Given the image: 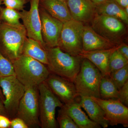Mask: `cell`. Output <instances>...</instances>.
Wrapping results in <instances>:
<instances>
[{
	"mask_svg": "<svg viewBox=\"0 0 128 128\" xmlns=\"http://www.w3.org/2000/svg\"><path fill=\"white\" fill-rule=\"evenodd\" d=\"M118 99L124 105L128 106V81L118 90Z\"/></svg>",
	"mask_w": 128,
	"mask_h": 128,
	"instance_id": "29",
	"label": "cell"
},
{
	"mask_svg": "<svg viewBox=\"0 0 128 128\" xmlns=\"http://www.w3.org/2000/svg\"><path fill=\"white\" fill-rule=\"evenodd\" d=\"M96 14L113 17L128 25V15L114 0H107L96 4Z\"/></svg>",
	"mask_w": 128,
	"mask_h": 128,
	"instance_id": "20",
	"label": "cell"
},
{
	"mask_svg": "<svg viewBox=\"0 0 128 128\" xmlns=\"http://www.w3.org/2000/svg\"><path fill=\"white\" fill-rule=\"evenodd\" d=\"M2 2L6 7L20 11L25 7V5L27 3L25 0H3Z\"/></svg>",
	"mask_w": 128,
	"mask_h": 128,
	"instance_id": "28",
	"label": "cell"
},
{
	"mask_svg": "<svg viewBox=\"0 0 128 128\" xmlns=\"http://www.w3.org/2000/svg\"><path fill=\"white\" fill-rule=\"evenodd\" d=\"M0 87L4 97L3 102L8 117H16L19 104L26 88L15 76L0 77Z\"/></svg>",
	"mask_w": 128,
	"mask_h": 128,
	"instance_id": "6",
	"label": "cell"
},
{
	"mask_svg": "<svg viewBox=\"0 0 128 128\" xmlns=\"http://www.w3.org/2000/svg\"><path fill=\"white\" fill-rule=\"evenodd\" d=\"M84 26L73 19L64 23L58 47L72 56H80L82 51Z\"/></svg>",
	"mask_w": 128,
	"mask_h": 128,
	"instance_id": "7",
	"label": "cell"
},
{
	"mask_svg": "<svg viewBox=\"0 0 128 128\" xmlns=\"http://www.w3.org/2000/svg\"><path fill=\"white\" fill-rule=\"evenodd\" d=\"M29 10L23 9L20 12L28 38L38 41L44 48L46 46L41 34V21L39 12L40 0H30Z\"/></svg>",
	"mask_w": 128,
	"mask_h": 128,
	"instance_id": "11",
	"label": "cell"
},
{
	"mask_svg": "<svg viewBox=\"0 0 128 128\" xmlns=\"http://www.w3.org/2000/svg\"><path fill=\"white\" fill-rule=\"evenodd\" d=\"M118 46L96 32L92 27L84 26L82 34V51L108 49Z\"/></svg>",
	"mask_w": 128,
	"mask_h": 128,
	"instance_id": "15",
	"label": "cell"
},
{
	"mask_svg": "<svg viewBox=\"0 0 128 128\" xmlns=\"http://www.w3.org/2000/svg\"><path fill=\"white\" fill-rule=\"evenodd\" d=\"M118 45L108 49L90 51H82L80 56L83 58L89 60L98 69L102 76L109 75L108 64L110 57Z\"/></svg>",
	"mask_w": 128,
	"mask_h": 128,
	"instance_id": "16",
	"label": "cell"
},
{
	"mask_svg": "<svg viewBox=\"0 0 128 128\" xmlns=\"http://www.w3.org/2000/svg\"><path fill=\"white\" fill-rule=\"evenodd\" d=\"M72 19L84 24L91 22L96 14V5L91 0H67Z\"/></svg>",
	"mask_w": 128,
	"mask_h": 128,
	"instance_id": "14",
	"label": "cell"
},
{
	"mask_svg": "<svg viewBox=\"0 0 128 128\" xmlns=\"http://www.w3.org/2000/svg\"><path fill=\"white\" fill-rule=\"evenodd\" d=\"M39 92L40 120L42 128H57L56 110L64 104L53 93L45 81L38 86Z\"/></svg>",
	"mask_w": 128,
	"mask_h": 128,
	"instance_id": "5",
	"label": "cell"
},
{
	"mask_svg": "<svg viewBox=\"0 0 128 128\" xmlns=\"http://www.w3.org/2000/svg\"><path fill=\"white\" fill-rule=\"evenodd\" d=\"M10 128H28L27 125L22 119L16 117L11 120Z\"/></svg>",
	"mask_w": 128,
	"mask_h": 128,
	"instance_id": "30",
	"label": "cell"
},
{
	"mask_svg": "<svg viewBox=\"0 0 128 128\" xmlns=\"http://www.w3.org/2000/svg\"><path fill=\"white\" fill-rule=\"evenodd\" d=\"M128 64V60L120 52L117 48L110 57L108 64V74L109 75L112 72L122 68Z\"/></svg>",
	"mask_w": 128,
	"mask_h": 128,
	"instance_id": "24",
	"label": "cell"
},
{
	"mask_svg": "<svg viewBox=\"0 0 128 128\" xmlns=\"http://www.w3.org/2000/svg\"><path fill=\"white\" fill-rule=\"evenodd\" d=\"M102 76L94 64L83 58L80 71L73 82L78 96L100 98L99 86Z\"/></svg>",
	"mask_w": 128,
	"mask_h": 128,
	"instance_id": "4",
	"label": "cell"
},
{
	"mask_svg": "<svg viewBox=\"0 0 128 128\" xmlns=\"http://www.w3.org/2000/svg\"><path fill=\"white\" fill-rule=\"evenodd\" d=\"M39 6L63 23L72 19L66 2L59 0H40Z\"/></svg>",
	"mask_w": 128,
	"mask_h": 128,
	"instance_id": "18",
	"label": "cell"
},
{
	"mask_svg": "<svg viewBox=\"0 0 128 128\" xmlns=\"http://www.w3.org/2000/svg\"><path fill=\"white\" fill-rule=\"evenodd\" d=\"M41 34L46 48L58 47L64 23L39 7Z\"/></svg>",
	"mask_w": 128,
	"mask_h": 128,
	"instance_id": "12",
	"label": "cell"
},
{
	"mask_svg": "<svg viewBox=\"0 0 128 128\" xmlns=\"http://www.w3.org/2000/svg\"><path fill=\"white\" fill-rule=\"evenodd\" d=\"M2 22V21L0 15V24Z\"/></svg>",
	"mask_w": 128,
	"mask_h": 128,
	"instance_id": "40",
	"label": "cell"
},
{
	"mask_svg": "<svg viewBox=\"0 0 128 128\" xmlns=\"http://www.w3.org/2000/svg\"><path fill=\"white\" fill-rule=\"evenodd\" d=\"M0 15L2 22L12 25H18L21 24L20 12L15 9L0 7Z\"/></svg>",
	"mask_w": 128,
	"mask_h": 128,
	"instance_id": "23",
	"label": "cell"
},
{
	"mask_svg": "<svg viewBox=\"0 0 128 128\" xmlns=\"http://www.w3.org/2000/svg\"><path fill=\"white\" fill-rule=\"evenodd\" d=\"M100 98L118 99V90L109 75L102 76L99 86Z\"/></svg>",
	"mask_w": 128,
	"mask_h": 128,
	"instance_id": "22",
	"label": "cell"
},
{
	"mask_svg": "<svg viewBox=\"0 0 128 128\" xmlns=\"http://www.w3.org/2000/svg\"><path fill=\"white\" fill-rule=\"evenodd\" d=\"M0 115H4L9 118L6 112V110L5 108L4 103L1 100L0 98Z\"/></svg>",
	"mask_w": 128,
	"mask_h": 128,
	"instance_id": "33",
	"label": "cell"
},
{
	"mask_svg": "<svg viewBox=\"0 0 128 128\" xmlns=\"http://www.w3.org/2000/svg\"><path fill=\"white\" fill-rule=\"evenodd\" d=\"M57 119L60 128H79L62 106L58 111Z\"/></svg>",
	"mask_w": 128,
	"mask_h": 128,
	"instance_id": "26",
	"label": "cell"
},
{
	"mask_svg": "<svg viewBox=\"0 0 128 128\" xmlns=\"http://www.w3.org/2000/svg\"><path fill=\"white\" fill-rule=\"evenodd\" d=\"M62 108L65 110L79 128H101L99 124L90 119L82 110L80 98L71 103L64 104Z\"/></svg>",
	"mask_w": 128,
	"mask_h": 128,
	"instance_id": "17",
	"label": "cell"
},
{
	"mask_svg": "<svg viewBox=\"0 0 128 128\" xmlns=\"http://www.w3.org/2000/svg\"><path fill=\"white\" fill-rule=\"evenodd\" d=\"M101 107L105 114L108 125L121 124L128 127V108L121 103L118 99H102L91 97Z\"/></svg>",
	"mask_w": 128,
	"mask_h": 128,
	"instance_id": "10",
	"label": "cell"
},
{
	"mask_svg": "<svg viewBox=\"0 0 128 128\" xmlns=\"http://www.w3.org/2000/svg\"><path fill=\"white\" fill-rule=\"evenodd\" d=\"M45 82L53 93L64 104L71 103L80 97L74 82L68 79L50 73Z\"/></svg>",
	"mask_w": 128,
	"mask_h": 128,
	"instance_id": "13",
	"label": "cell"
},
{
	"mask_svg": "<svg viewBox=\"0 0 128 128\" xmlns=\"http://www.w3.org/2000/svg\"><path fill=\"white\" fill-rule=\"evenodd\" d=\"M15 76L12 62L0 52V77Z\"/></svg>",
	"mask_w": 128,
	"mask_h": 128,
	"instance_id": "27",
	"label": "cell"
},
{
	"mask_svg": "<svg viewBox=\"0 0 128 128\" xmlns=\"http://www.w3.org/2000/svg\"><path fill=\"white\" fill-rule=\"evenodd\" d=\"M118 50L124 57L128 60V46L125 44L118 45Z\"/></svg>",
	"mask_w": 128,
	"mask_h": 128,
	"instance_id": "32",
	"label": "cell"
},
{
	"mask_svg": "<svg viewBox=\"0 0 128 128\" xmlns=\"http://www.w3.org/2000/svg\"><path fill=\"white\" fill-rule=\"evenodd\" d=\"M91 0L96 5L107 0Z\"/></svg>",
	"mask_w": 128,
	"mask_h": 128,
	"instance_id": "35",
	"label": "cell"
},
{
	"mask_svg": "<svg viewBox=\"0 0 128 128\" xmlns=\"http://www.w3.org/2000/svg\"><path fill=\"white\" fill-rule=\"evenodd\" d=\"M25 1L26 2H28L30 1V0H25Z\"/></svg>",
	"mask_w": 128,
	"mask_h": 128,
	"instance_id": "41",
	"label": "cell"
},
{
	"mask_svg": "<svg viewBox=\"0 0 128 128\" xmlns=\"http://www.w3.org/2000/svg\"><path fill=\"white\" fill-rule=\"evenodd\" d=\"M121 7L124 8L128 6V0H114Z\"/></svg>",
	"mask_w": 128,
	"mask_h": 128,
	"instance_id": "34",
	"label": "cell"
},
{
	"mask_svg": "<svg viewBox=\"0 0 128 128\" xmlns=\"http://www.w3.org/2000/svg\"><path fill=\"white\" fill-rule=\"evenodd\" d=\"M124 11H125L126 14L128 15V6H126V7L124 8Z\"/></svg>",
	"mask_w": 128,
	"mask_h": 128,
	"instance_id": "37",
	"label": "cell"
},
{
	"mask_svg": "<svg viewBox=\"0 0 128 128\" xmlns=\"http://www.w3.org/2000/svg\"><path fill=\"white\" fill-rule=\"evenodd\" d=\"M16 117L22 119L28 128L41 127L38 86L26 88L19 104Z\"/></svg>",
	"mask_w": 128,
	"mask_h": 128,
	"instance_id": "8",
	"label": "cell"
},
{
	"mask_svg": "<svg viewBox=\"0 0 128 128\" xmlns=\"http://www.w3.org/2000/svg\"><path fill=\"white\" fill-rule=\"evenodd\" d=\"M12 62L15 76L26 88L38 86L45 81L50 74L45 64L24 54Z\"/></svg>",
	"mask_w": 128,
	"mask_h": 128,
	"instance_id": "1",
	"label": "cell"
},
{
	"mask_svg": "<svg viewBox=\"0 0 128 128\" xmlns=\"http://www.w3.org/2000/svg\"><path fill=\"white\" fill-rule=\"evenodd\" d=\"M80 103L82 108L87 113L90 119L104 128H108L109 125L105 119L103 110L91 97L80 96Z\"/></svg>",
	"mask_w": 128,
	"mask_h": 128,
	"instance_id": "19",
	"label": "cell"
},
{
	"mask_svg": "<svg viewBox=\"0 0 128 128\" xmlns=\"http://www.w3.org/2000/svg\"><path fill=\"white\" fill-rule=\"evenodd\" d=\"M11 124V120L9 118L0 115V128H9Z\"/></svg>",
	"mask_w": 128,
	"mask_h": 128,
	"instance_id": "31",
	"label": "cell"
},
{
	"mask_svg": "<svg viewBox=\"0 0 128 128\" xmlns=\"http://www.w3.org/2000/svg\"><path fill=\"white\" fill-rule=\"evenodd\" d=\"M48 70L55 74L74 82L80 68L83 58L73 56L64 52L58 47L47 48Z\"/></svg>",
	"mask_w": 128,
	"mask_h": 128,
	"instance_id": "2",
	"label": "cell"
},
{
	"mask_svg": "<svg viewBox=\"0 0 128 128\" xmlns=\"http://www.w3.org/2000/svg\"><path fill=\"white\" fill-rule=\"evenodd\" d=\"M59 0L61 1L64 2H66L67 0Z\"/></svg>",
	"mask_w": 128,
	"mask_h": 128,
	"instance_id": "39",
	"label": "cell"
},
{
	"mask_svg": "<svg viewBox=\"0 0 128 128\" xmlns=\"http://www.w3.org/2000/svg\"><path fill=\"white\" fill-rule=\"evenodd\" d=\"M91 23L92 28L96 32L116 45L126 33L124 23L113 17L96 14Z\"/></svg>",
	"mask_w": 128,
	"mask_h": 128,
	"instance_id": "9",
	"label": "cell"
},
{
	"mask_svg": "<svg viewBox=\"0 0 128 128\" xmlns=\"http://www.w3.org/2000/svg\"><path fill=\"white\" fill-rule=\"evenodd\" d=\"M27 38L23 24H0V52L11 62L22 54V48Z\"/></svg>",
	"mask_w": 128,
	"mask_h": 128,
	"instance_id": "3",
	"label": "cell"
},
{
	"mask_svg": "<svg viewBox=\"0 0 128 128\" xmlns=\"http://www.w3.org/2000/svg\"><path fill=\"white\" fill-rule=\"evenodd\" d=\"M109 75L119 90L128 81V64L110 73Z\"/></svg>",
	"mask_w": 128,
	"mask_h": 128,
	"instance_id": "25",
	"label": "cell"
},
{
	"mask_svg": "<svg viewBox=\"0 0 128 128\" xmlns=\"http://www.w3.org/2000/svg\"><path fill=\"white\" fill-rule=\"evenodd\" d=\"M3 0H0V7H1V5L2 4Z\"/></svg>",
	"mask_w": 128,
	"mask_h": 128,
	"instance_id": "38",
	"label": "cell"
},
{
	"mask_svg": "<svg viewBox=\"0 0 128 128\" xmlns=\"http://www.w3.org/2000/svg\"><path fill=\"white\" fill-rule=\"evenodd\" d=\"M0 98L2 101L3 102L4 100V96L2 94V91L0 87Z\"/></svg>",
	"mask_w": 128,
	"mask_h": 128,
	"instance_id": "36",
	"label": "cell"
},
{
	"mask_svg": "<svg viewBox=\"0 0 128 128\" xmlns=\"http://www.w3.org/2000/svg\"><path fill=\"white\" fill-rule=\"evenodd\" d=\"M22 54L32 57L44 64H48L46 49L34 39L28 37L26 38L22 48Z\"/></svg>",
	"mask_w": 128,
	"mask_h": 128,
	"instance_id": "21",
	"label": "cell"
}]
</instances>
